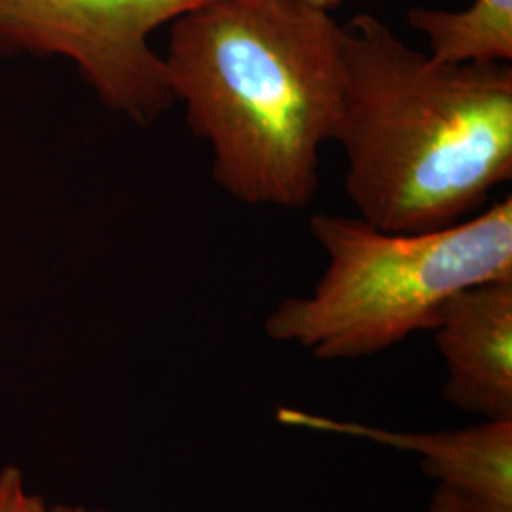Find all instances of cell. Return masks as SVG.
Wrapping results in <instances>:
<instances>
[{"label":"cell","mask_w":512,"mask_h":512,"mask_svg":"<svg viewBox=\"0 0 512 512\" xmlns=\"http://www.w3.org/2000/svg\"><path fill=\"white\" fill-rule=\"evenodd\" d=\"M332 141L359 219L393 234L452 226L511 181V63L442 61L359 14L344 25Z\"/></svg>","instance_id":"1"},{"label":"cell","mask_w":512,"mask_h":512,"mask_svg":"<svg viewBox=\"0 0 512 512\" xmlns=\"http://www.w3.org/2000/svg\"><path fill=\"white\" fill-rule=\"evenodd\" d=\"M169 88L245 205L304 209L344 86V27L304 0H209L171 23Z\"/></svg>","instance_id":"2"},{"label":"cell","mask_w":512,"mask_h":512,"mask_svg":"<svg viewBox=\"0 0 512 512\" xmlns=\"http://www.w3.org/2000/svg\"><path fill=\"white\" fill-rule=\"evenodd\" d=\"M310 232L329 266L310 296L281 302L264 330L323 361L374 355L433 330L454 294L512 277L511 196L433 232L393 234L329 213L313 215Z\"/></svg>","instance_id":"3"},{"label":"cell","mask_w":512,"mask_h":512,"mask_svg":"<svg viewBox=\"0 0 512 512\" xmlns=\"http://www.w3.org/2000/svg\"><path fill=\"white\" fill-rule=\"evenodd\" d=\"M209 0H0V54L71 59L105 107L148 126L175 103L148 37Z\"/></svg>","instance_id":"4"},{"label":"cell","mask_w":512,"mask_h":512,"mask_svg":"<svg viewBox=\"0 0 512 512\" xmlns=\"http://www.w3.org/2000/svg\"><path fill=\"white\" fill-rule=\"evenodd\" d=\"M433 332L448 368L444 399L486 420H512V277L454 294Z\"/></svg>","instance_id":"5"},{"label":"cell","mask_w":512,"mask_h":512,"mask_svg":"<svg viewBox=\"0 0 512 512\" xmlns=\"http://www.w3.org/2000/svg\"><path fill=\"white\" fill-rule=\"evenodd\" d=\"M277 421L414 452L421 458V469L439 478L469 511L512 512V420H488L444 433H403L279 408Z\"/></svg>","instance_id":"6"},{"label":"cell","mask_w":512,"mask_h":512,"mask_svg":"<svg viewBox=\"0 0 512 512\" xmlns=\"http://www.w3.org/2000/svg\"><path fill=\"white\" fill-rule=\"evenodd\" d=\"M406 21L442 61L511 63L512 0H475L467 10L410 8Z\"/></svg>","instance_id":"7"},{"label":"cell","mask_w":512,"mask_h":512,"mask_svg":"<svg viewBox=\"0 0 512 512\" xmlns=\"http://www.w3.org/2000/svg\"><path fill=\"white\" fill-rule=\"evenodd\" d=\"M0 512H50L38 495L29 494L18 467L0 473Z\"/></svg>","instance_id":"8"},{"label":"cell","mask_w":512,"mask_h":512,"mask_svg":"<svg viewBox=\"0 0 512 512\" xmlns=\"http://www.w3.org/2000/svg\"><path fill=\"white\" fill-rule=\"evenodd\" d=\"M427 512H471L467 505L454 494L448 486L440 484L439 490L433 495Z\"/></svg>","instance_id":"9"},{"label":"cell","mask_w":512,"mask_h":512,"mask_svg":"<svg viewBox=\"0 0 512 512\" xmlns=\"http://www.w3.org/2000/svg\"><path fill=\"white\" fill-rule=\"evenodd\" d=\"M304 2H308L310 6H315V8H319V10L330 12V10L338 8L344 0H304Z\"/></svg>","instance_id":"10"},{"label":"cell","mask_w":512,"mask_h":512,"mask_svg":"<svg viewBox=\"0 0 512 512\" xmlns=\"http://www.w3.org/2000/svg\"><path fill=\"white\" fill-rule=\"evenodd\" d=\"M50 512H107V511H90V509H86V507H54V509H50Z\"/></svg>","instance_id":"11"}]
</instances>
